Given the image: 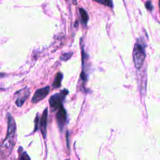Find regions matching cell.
I'll list each match as a JSON object with an SVG mask.
<instances>
[{"instance_id": "4", "label": "cell", "mask_w": 160, "mask_h": 160, "mask_svg": "<svg viewBox=\"0 0 160 160\" xmlns=\"http://www.w3.org/2000/svg\"><path fill=\"white\" fill-rule=\"evenodd\" d=\"M56 120L59 128L60 131H62L64 126L66 125L67 120L66 111L64 108L63 104L58 108V111L56 114Z\"/></svg>"}, {"instance_id": "16", "label": "cell", "mask_w": 160, "mask_h": 160, "mask_svg": "<svg viewBox=\"0 0 160 160\" xmlns=\"http://www.w3.org/2000/svg\"><path fill=\"white\" fill-rule=\"evenodd\" d=\"M159 8H160V0L159 1Z\"/></svg>"}, {"instance_id": "5", "label": "cell", "mask_w": 160, "mask_h": 160, "mask_svg": "<svg viewBox=\"0 0 160 160\" xmlns=\"http://www.w3.org/2000/svg\"><path fill=\"white\" fill-rule=\"evenodd\" d=\"M49 86H46L41 89H38L35 91V93L32 98L31 101L33 103H37L39 101H42L45 97H47V95L49 92Z\"/></svg>"}, {"instance_id": "17", "label": "cell", "mask_w": 160, "mask_h": 160, "mask_svg": "<svg viewBox=\"0 0 160 160\" xmlns=\"http://www.w3.org/2000/svg\"><path fill=\"white\" fill-rule=\"evenodd\" d=\"M66 160H70V159H66Z\"/></svg>"}, {"instance_id": "3", "label": "cell", "mask_w": 160, "mask_h": 160, "mask_svg": "<svg viewBox=\"0 0 160 160\" xmlns=\"http://www.w3.org/2000/svg\"><path fill=\"white\" fill-rule=\"evenodd\" d=\"M16 123L14 120V119L13 118L11 115L9 114L8 115V131L6 135V138L4 141H8L9 144H11L13 143V138L16 134Z\"/></svg>"}, {"instance_id": "14", "label": "cell", "mask_w": 160, "mask_h": 160, "mask_svg": "<svg viewBox=\"0 0 160 160\" xmlns=\"http://www.w3.org/2000/svg\"><path fill=\"white\" fill-rule=\"evenodd\" d=\"M145 6L146 8V9H147L149 11H152L153 9V6L152 5V1H150V0H148V1H147L145 3Z\"/></svg>"}, {"instance_id": "13", "label": "cell", "mask_w": 160, "mask_h": 160, "mask_svg": "<svg viewBox=\"0 0 160 160\" xmlns=\"http://www.w3.org/2000/svg\"><path fill=\"white\" fill-rule=\"evenodd\" d=\"M39 123V117H38V114L36 115V116L35 118V129H34V132L36 131L38 129V124Z\"/></svg>"}, {"instance_id": "2", "label": "cell", "mask_w": 160, "mask_h": 160, "mask_svg": "<svg viewBox=\"0 0 160 160\" xmlns=\"http://www.w3.org/2000/svg\"><path fill=\"white\" fill-rule=\"evenodd\" d=\"M68 94V91L66 89L61 91L58 93H56L52 95L49 99V106L52 108L53 110H56L62 105V103L65 99L66 95Z\"/></svg>"}, {"instance_id": "1", "label": "cell", "mask_w": 160, "mask_h": 160, "mask_svg": "<svg viewBox=\"0 0 160 160\" xmlns=\"http://www.w3.org/2000/svg\"><path fill=\"white\" fill-rule=\"evenodd\" d=\"M133 57V61L136 68L140 69L144 61L146 53L144 44H143L142 42H140L139 39L137 41L134 47Z\"/></svg>"}, {"instance_id": "7", "label": "cell", "mask_w": 160, "mask_h": 160, "mask_svg": "<svg viewBox=\"0 0 160 160\" xmlns=\"http://www.w3.org/2000/svg\"><path fill=\"white\" fill-rule=\"evenodd\" d=\"M18 97L16 100V105L18 107H21L24 104L26 100L28 99L30 94V91L28 88H25L20 90L19 93H18Z\"/></svg>"}, {"instance_id": "15", "label": "cell", "mask_w": 160, "mask_h": 160, "mask_svg": "<svg viewBox=\"0 0 160 160\" xmlns=\"http://www.w3.org/2000/svg\"><path fill=\"white\" fill-rule=\"evenodd\" d=\"M81 78L82 80L84 81H86V80H87V79H86V75H85V73L84 71H82V73H81Z\"/></svg>"}, {"instance_id": "9", "label": "cell", "mask_w": 160, "mask_h": 160, "mask_svg": "<svg viewBox=\"0 0 160 160\" xmlns=\"http://www.w3.org/2000/svg\"><path fill=\"white\" fill-rule=\"evenodd\" d=\"M80 13L82 23H83L85 25H86L89 20V16H88V13H86V11L83 8L80 9Z\"/></svg>"}, {"instance_id": "12", "label": "cell", "mask_w": 160, "mask_h": 160, "mask_svg": "<svg viewBox=\"0 0 160 160\" xmlns=\"http://www.w3.org/2000/svg\"><path fill=\"white\" fill-rule=\"evenodd\" d=\"M73 53H65L63 54V55L61 57V59L63 61H67L68 59H69L71 56H72Z\"/></svg>"}, {"instance_id": "11", "label": "cell", "mask_w": 160, "mask_h": 160, "mask_svg": "<svg viewBox=\"0 0 160 160\" xmlns=\"http://www.w3.org/2000/svg\"><path fill=\"white\" fill-rule=\"evenodd\" d=\"M18 160H31L29 155L25 152H22L19 153V158Z\"/></svg>"}, {"instance_id": "10", "label": "cell", "mask_w": 160, "mask_h": 160, "mask_svg": "<svg viewBox=\"0 0 160 160\" xmlns=\"http://www.w3.org/2000/svg\"><path fill=\"white\" fill-rule=\"evenodd\" d=\"M93 1L109 8L113 7V3L112 0H93Z\"/></svg>"}, {"instance_id": "8", "label": "cell", "mask_w": 160, "mask_h": 160, "mask_svg": "<svg viewBox=\"0 0 160 160\" xmlns=\"http://www.w3.org/2000/svg\"><path fill=\"white\" fill-rule=\"evenodd\" d=\"M63 75L61 72L58 73L55 76V78H54V80L53 81V86L54 88H59L61 85V81L63 80Z\"/></svg>"}, {"instance_id": "6", "label": "cell", "mask_w": 160, "mask_h": 160, "mask_svg": "<svg viewBox=\"0 0 160 160\" xmlns=\"http://www.w3.org/2000/svg\"><path fill=\"white\" fill-rule=\"evenodd\" d=\"M48 114V108H45V109L43 111L42 116L39 120V128H40L41 132H42L43 138L44 139L46 138V137H47Z\"/></svg>"}]
</instances>
